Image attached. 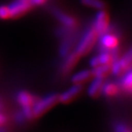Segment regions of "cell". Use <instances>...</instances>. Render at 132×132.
Instances as JSON below:
<instances>
[{
  "instance_id": "6da1fadb",
  "label": "cell",
  "mask_w": 132,
  "mask_h": 132,
  "mask_svg": "<svg viewBox=\"0 0 132 132\" xmlns=\"http://www.w3.org/2000/svg\"><path fill=\"white\" fill-rule=\"evenodd\" d=\"M98 38L99 34H97L91 23L90 25L85 28L84 32L79 36L77 43H76L74 50L81 57L86 56L91 52L93 47L96 45Z\"/></svg>"
},
{
  "instance_id": "7a4b0ae2",
  "label": "cell",
  "mask_w": 132,
  "mask_h": 132,
  "mask_svg": "<svg viewBox=\"0 0 132 132\" xmlns=\"http://www.w3.org/2000/svg\"><path fill=\"white\" fill-rule=\"evenodd\" d=\"M97 40V47L99 52H110L119 47V33L118 27L114 24H110L106 32L99 36Z\"/></svg>"
},
{
  "instance_id": "3957f363",
  "label": "cell",
  "mask_w": 132,
  "mask_h": 132,
  "mask_svg": "<svg viewBox=\"0 0 132 132\" xmlns=\"http://www.w3.org/2000/svg\"><path fill=\"white\" fill-rule=\"evenodd\" d=\"M59 102V94H50L43 98H39L33 107V114L34 119L41 117L50 109H52Z\"/></svg>"
},
{
  "instance_id": "277c9868",
  "label": "cell",
  "mask_w": 132,
  "mask_h": 132,
  "mask_svg": "<svg viewBox=\"0 0 132 132\" xmlns=\"http://www.w3.org/2000/svg\"><path fill=\"white\" fill-rule=\"evenodd\" d=\"M51 13L56 17V19L59 21L62 26L70 28V29L78 30L79 22L78 20L74 15L69 14L57 7H52Z\"/></svg>"
},
{
  "instance_id": "5b68a950",
  "label": "cell",
  "mask_w": 132,
  "mask_h": 132,
  "mask_svg": "<svg viewBox=\"0 0 132 132\" xmlns=\"http://www.w3.org/2000/svg\"><path fill=\"white\" fill-rule=\"evenodd\" d=\"M8 6L10 11V19H16L22 16L34 7L29 0H14Z\"/></svg>"
},
{
  "instance_id": "8992f818",
  "label": "cell",
  "mask_w": 132,
  "mask_h": 132,
  "mask_svg": "<svg viewBox=\"0 0 132 132\" xmlns=\"http://www.w3.org/2000/svg\"><path fill=\"white\" fill-rule=\"evenodd\" d=\"M91 23L97 34H99V36L101 35L102 34L105 33L111 24L110 16L108 12L105 9L99 10L98 12L96 13L95 16H94V21Z\"/></svg>"
},
{
  "instance_id": "52a82bcc",
  "label": "cell",
  "mask_w": 132,
  "mask_h": 132,
  "mask_svg": "<svg viewBox=\"0 0 132 132\" xmlns=\"http://www.w3.org/2000/svg\"><path fill=\"white\" fill-rule=\"evenodd\" d=\"M81 56L76 52L75 50L70 52L67 56H65L64 59V61L62 62L61 66H60V74L62 76H66L70 74L77 63L80 60Z\"/></svg>"
},
{
  "instance_id": "ba28073f",
  "label": "cell",
  "mask_w": 132,
  "mask_h": 132,
  "mask_svg": "<svg viewBox=\"0 0 132 132\" xmlns=\"http://www.w3.org/2000/svg\"><path fill=\"white\" fill-rule=\"evenodd\" d=\"M83 91V86L81 84H73L70 88L64 93L59 94V102L62 104H69L74 101Z\"/></svg>"
},
{
  "instance_id": "9c48e42d",
  "label": "cell",
  "mask_w": 132,
  "mask_h": 132,
  "mask_svg": "<svg viewBox=\"0 0 132 132\" xmlns=\"http://www.w3.org/2000/svg\"><path fill=\"white\" fill-rule=\"evenodd\" d=\"M39 98L38 96L34 95L32 93L26 90H20L17 92L15 95V100L17 104L22 108L25 107H34Z\"/></svg>"
},
{
  "instance_id": "30bf717a",
  "label": "cell",
  "mask_w": 132,
  "mask_h": 132,
  "mask_svg": "<svg viewBox=\"0 0 132 132\" xmlns=\"http://www.w3.org/2000/svg\"><path fill=\"white\" fill-rule=\"evenodd\" d=\"M121 92L120 86L118 81H104L101 90V94L104 96L107 97V98H112L118 95Z\"/></svg>"
},
{
  "instance_id": "8fae6325",
  "label": "cell",
  "mask_w": 132,
  "mask_h": 132,
  "mask_svg": "<svg viewBox=\"0 0 132 132\" xmlns=\"http://www.w3.org/2000/svg\"><path fill=\"white\" fill-rule=\"evenodd\" d=\"M90 81L91 83L89 84L88 88V94L91 98L96 99L100 95H101V90H102V87L103 84H104L105 79L94 76Z\"/></svg>"
},
{
  "instance_id": "7c38bea8",
  "label": "cell",
  "mask_w": 132,
  "mask_h": 132,
  "mask_svg": "<svg viewBox=\"0 0 132 132\" xmlns=\"http://www.w3.org/2000/svg\"><path fill=\"white\" fill-rule=\"evenodd\" d=\"M120 86L121 91H123L125 94L130 96L132 91V72L131 69L125 71L122 76H120V80L118 81Z\"/></svg>"
},
{
  "instance_id": "4fadbf2b",
  "label": "cell",
  "mask_w": 132,
  "mask_h": 132,
  "mask_svg": "<svg viewBox=\"0 0 132 132\" xmlns=\"http://www.w3.org/2000/svg\"><path fill=\"white\" fill-rule=\"evenodd\" d=\"M94 77L93 70H82L79 72L74 74L71 76V81L73 84H81L90 81Z\"/></svg>"
},
{
  "instance_id": "5bb4252c",
  "label": "cell",
  "mask_w": 132,
  "mask_h": 132,
  "mask_svg": "<svg viewBox=\"0 0 132 132\" xmlns=\"http://www.w3.org/2000/svg\"><path fill=\"white\" fill-rule=\"evenodd\" d=\"M94 76L105 78L108 75L112 74V64H100L96 68L92 69Z\"/></svg>"
},
{
  "instance_id": "9a60e30c",
  "label": "cell",
  "mask_w": 132,
  "mask_h": 132,
  "mask_svg": "<svg viewBox=\"0 0 132 132\" xmlns=\"http://www.w3.org/2000/svg\"><path fill=\"white\" fill-rule=\"evenodd\" d=\"M118 62L122 66L125 71H127L131 69V49L129 48L127 52H125L122 56L118 57Z\"/></svg>"
},
{
  "instance_id": "2e32d148",
  "label": "cell",
  "mask_w": 132,
  "mask_h": 132,
  "mask_svg": "<svg viewBox=\"0 0 132 132\" xmlns=\"http://www.w3.org/2000/svg\"><path fill=\"white\" fill-rule=\"evenodd\" d=\"M81 4L86 7L95 10H104L106 7L105 1L103 0H80Z\"/></svg>"
},
{
  "instance_id": "e0dca14e",
  "label": "cell",
  "mask_w": 132,
  "mask_h": 132,
  "mask_svg": "<svg viewBox=\"0 0 132 132\" xmlns=\"http://www.w3.org/2000/svg\"><path fill=\"white\" fill-rule=\"evenodd\" d=\"M98 57L100 64H112L114 61V57L111 53V52H100Z\"/></svg>"
},
{
  "instance_id": "ac0fdd59",
  "label": "cell",
  "mask_w": 132,
  "mask_h": 132,
  "mask_svg": "<svg viewBox=\"0 0 132 132\" xmlns=\"http://www.w3.org/2000/svg\"><path fill=\"white\" fill-rule=\"evenodd\" d=\"M10 19V11L8 5L0 4V20Z\"/></svg>"
},
{
  "instance_id": "d6986e66",
  "label": "cell",
  "mask_w": 132,
  "mask_h": 132,
  "mask_svg": "<svg viewBox=\"0 0 132 132\" xmlns=\"http://www.w3.org/2000/svg\"><path fill=\"white\" fill-rule=\"evenodd\" d=\"M114 132H130V130L125 123L118 122L114 125Z\"/></svg>"
},
{
  "instance_id": "ffe728a7",
  "label": "cell",
  "mask_w": 132,
  "mask_h": 132,
  "mask_svg": "<svg viewBox=\"0 0 132 132\" xmlns=\"http://www.w3.org/2000/svg\"><path fill=\"white\" fill-rule=\"evenodd\" d=\"M14 118H15V122H16L17 123H20V125H22V123H25L26 121H27L24 114H23L22 112V110L17 111V112L15 113V117Z\"/></svg>"
},
{
  "instance_id": "44dd1931",
  "label": "cell",
  "mask_w": 132,
  "mask_h": 132,
  "mask_svg": "<svg viewBox=\"0 0 132 132\" xmlns=\"http://www.w3.org/2000/svg\"><path fill=\"white\" fill-rule=\"evenodd\" d=\"M89 64H90L92 69L96 68V67H98V66L100 65V62L99 60L98 55H95V56H94L93 57H92V59H90V61H89Z\"/></svg>"
},
{
  "instance_id": "7402d4cb",
  "label": "cell",
  "mask_w": 132,
  "mask_h": 132,
  "mask_svg": "<svg viewBox=\"0 0 132 132\" xmlns=\"http://www.w3.org/2000/svg\"><path fill=\"white\" fill-rule=\"evenodd\" d=\"M8 120H9V118H8L7 116L5 115L4 113H3L2 112H0V127L6 125L8 123Z\"/></svg>"
},
{
  "instance_id": "603a6c76",
  "label": "cell",
  "mask_w": 132,
  "mask_h": 132,
  "mask_svg": "<svg viewBox=\"0 0 132 132\" xmlns=\"http://www.w3.org/2000/svg\"><path fill=\"white\" fill-rule=\"evenodd\" d=\"M33 6H42L45 4H46L48 0H29Z\"/></svg>"
},
{
  "instance_id": "cb8c5ba5",
  "label": "cell",
  "mask_w": 132,
  "mask_h": 132,
  "mask_svg": "<svg viewBox=\"0 0 132 132\" xmlns=\"http://www.w3.org/2000/svg\"><path fill=\"white\" fill-rule=\"evenodd\" d=\"M4 104H3V100H2V98H1V96H0V112H2L3 110H4Z\"/></svg>"
},
{
  "instance_id": "d4e9b609",
  "label": "cell",
  "mask_w": 132,
  "mask_h": 132,
  "mask_svg": "<svg viewBox=\"0 0 132 132\" xmlns=\"http://www.w3.org/2000/svg\"><path fill=\"white\" fill-rule=\"evenodd\" d=\"M0 132H8V130L4 128V126H2L0 127Z\"/></svg>"
}]
</instances>
